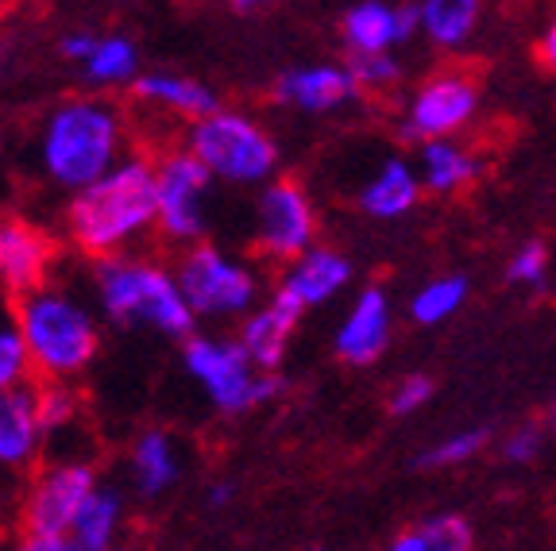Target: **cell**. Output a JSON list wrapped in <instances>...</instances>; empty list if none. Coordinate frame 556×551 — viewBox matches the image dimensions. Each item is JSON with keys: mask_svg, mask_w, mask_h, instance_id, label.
<instances>
[{"mask_svg": "<svg viewBox=\"0 0 556 551\" xmlns=\"http://www.w3.org/2000/svg\"><path fill=\"white\" fill-rule=\"evenodd\" d=\"M66 232L74 247L109 259L124 255L151 232H159V181L148 158L124 155L86 190L70 193Z\"/></svg>", "mask_w": 556, "mask_h": 551, "instance_id": "1", "label": "cell"}, {"mask_svg": "<svg viewBox=\"0 0 556 551\" xmlns=\"http://www.w3.org/2000/svg\"><path fill=\"white\" fill-rule=\"evenodd\" d=\"M128 128L109 97H70L39 131V170L62 193L86 190L124 158Z\"/></svg>", "mask_w": 556, "mask_h": 551, "instance_id": "2", "label": "cell"}, {"mask_svg": "<svg viewBox=\"0 0 556 551\" xmlns=\"http://www.w3.org/2000/svg\"><path fill=\"white\" fill-rule=\"evenodd\" d=\"M93 302L109 324L151 328L170 339L193 336V324H198V312L186 302L178 274L159 262L128 259V255L97 259Z\"/></svg>", "mask_w": 556, "mask_h": 551, "instance_id": "3", "label": "cell"}, {"mask_svg": "<svg viewBox=\"0 0 556 551\" xmlns=\"http://www.w3.org/2000/svg\"><path fill=\"white\" fill-rule=\"evenodd\" d=\"M20 328L39 379L74 382L101 347V312H93L70 285L47 278L31 293L16 297Z\"/></svg>", "mask_w": 556, "mask_h": 551, "instance_id": "4", "label": "cell"}, {"mask_svg": "<svg viewBox=\"0 0 556 551\" xmlns=\"http://www.w3.org/2000/svg\"><path fill=\"white\" fill-rule=\"evenodd\" d=\"M182 367L198 389L205 394V401L217 413H248V409L263 406L282 389V382L275 379V371H260L248 355V347L236 339L220 336H186L182 344Z\"/></svg>", "mask_w": 556, "mask_h": 551, "instance_id": "5", "label": "cell"}, {"mask_svg": "<svg viewBox=\"0 0 556 551\" xmlns=\"http://www.w3.org/2000/svg\"><path fill=\"white\" fill-rule=\"evenodd\" d=\"M97 471L86 459H59L31 483L20 513V548L24 551H74L70 528L78 509L97 490Z\"/></svg>", "mask_w": 556, "mask_h": 551, "instance_id": "6", "label": "cell"}, {"mask_svg": "<svg viewBox=\"0 0 556 551\" xmlns=\"http://www.w3.org/2000/svg\"><path fill=\"white\" fill-rule=\"evenodd\" d=\"M186 151L201 158L213 170V178L232 181V185H255L267 181L278 166V146L270 136L240 113H208L190 120L186 131Z\"/></svg>", "mask_w": 556, "mask_h": 551, "instance_id": "7", "label": "cell"}, {"mask_svg": "<svg viewBox=\"0 0 556 551\" xmlns=\"http://www.w3.org/2000/svg\"><path fill=\"white\" fill-rule=\"evenodd\" d=\"M174 274H178V285H182L186 302L198 312V320L240 317L255 302V274L248 267H240V262H232L213 243H190L182 251L178 267H174Z\"/></svg>", "mask_w": 556, "mask_h": 551, "instance_id": "8", "label": "cell"}, {"mask_svg": "<svg viewBox=\"0 0 556 551\" xmlns=\"http://www.w3.org/2000/svg\"><path fill=\"white\" fill-rule=\"evenodd\" d=\"M159 235L174 247H190L208 225V185L213 170L193 151H174L159 158Z\"/></svg>", "mask_w": 556, "mask_h": 551, "instance_id": "9", "label": "cell"}, {"mask_svg": "<svg viewBox=\"0 0 556 551\" xmlns=\"http://www.w3.org/2000/svg\"><path fill=\"white\" fill-rule=\"evenodd\" d=\"M255 232L267 255L275 259H298L313 243V208L294 181H270L260 197Z\"/></svg>", "mask_w": 556, "mask_h": 551, "instance_id": "10", "label": "cell"}, {"mask_svg": "<svg viewBox=\"0 0 556 551\" xmlns=\"http://www.w3.org/2000/svg\"><path fill=\"white\" fill-rule=\"evenodd\" d=\"M47 444V428L39 421V386L0 389V471L24 474L35 466Z\"/></svg>", "mask_w": 556, "mask_h": 551, "instance_id": "11", "label": "cell"}, {"mask_svg": "<svg viewBox=\"0 0 556 551\" xmlns=\"http://www.w3.org/2000/svg\"><path fill=\"white\" fill-rule=\"evenodd\" d=\"M51 240L27 220H0V290L24 297L51 278Z\"/></svg>", "mask_w": 556, "mask_h": 551, "instance_id": "12", "label": "cell"}, {"mask_svg": "<svg viewBox=\"0 0 556 551\" xmlns=\"http://www.w3.org/2000/svg\"><path fill=\"white\" fill-rule=\"evenodd\" d=\"M476 108V89L464 78H437L417 93L409 108L406 139H433L444 131L460 128Z\"/></svg>", "mask_w": 556, "mask_h": 551, "instance_id": "13", "label": "cell"}, {"mask_svg": "<svg viewBox=\"0 0 556 551\" xmlns=\"http://www.w3.org/2000/svg\"><path fill=\"white\" fill-rule=\"evenodd\" d=\"M131 93L139 104L170 113L178 120H201V116L217 113V93L201 86L198 78L186 74H170V69H139V78L131 81Z\"/></svg>", "mask_w": 556, "mask_h": 551, "instance_id": "14", "label": "cell"}, {"mask_svg": "<svg viewBox=\"0 0 556 551\" xmlns=\"http://www.w3.org/2000/svg\"><path fill=\"white\" fill-rule=\"evenodd\" d=\"M359 89L352 66H309L290 69L275 81V97L282 104H294L305 113H329L337 104L352 101Z\"/></svg>", "mask_w": 556, "mask_h": 551, "instance_id": "15", "label": "cell"}, {"mask_svg": "<svg viewBox=\"0 0 556 551\" xmlns=\"http://www.w3.org/2000/svg\"><path fill=\"white\" fill-rule=\"evenodd\" d=\"M302 305L290 297V293L278 290L275 302L267 309L252 312V317L243 320L240 328V344L248 347L252 362L260 371H278V362L287 355V344H290V332H294L298 317H302Z\"/></svg>", "mask_w": 556, "mask_h": 551, "instance_id": "16", "label": "cell"}, {"mask_svg": "<svg viewBox=\"0 0 556 551\" xmlns=\"http://www.w3.org/2000/svg\"><path fill=\"white\" fill-rule=\"evenodd\" d=\"M387 336H391V312H387V297L379 290H364L359 302L352 305L348 320L337 332V355L344 362H364L379 359V351L387 347Z\"/></svg>", "mask_w": 556, "mask_h": 551, "instance_id": "17", "label": "cell"}, {"mask_svg": "<svg viewBox=\"0 0 556 551\" xmlns=\"http://www.w3.org/2000/svg\"><path fill=\"white\" fill-rule=\"evenodd\" d=\"M128 471H131V486L143 501H155L163 494L174 490V483L182 478V459H178V448H174V439L159 428L139 432L136 444H131V459H128Z\"/></svg>", "mask_w": 556, "mask_h": 551, "instance_id": "18", "label": "cell"}, {"mask_svg": "<svg viewBox=\"0 0 556 551\" xmlns=\"http://www.w3.org/2000/svg\"><path fill=\"white\" fill-rule=\"evenodd\" d=\"M348 278H352V267H348L344 255H337V251H329V247H309L294 259V267L287 270V278H282L278 290L290 293L302 309H309V305L329 302Z\"/></svg>", "mask_w": 556, "mask_h": 551, "instance_id": "19", "label": "cell"}, {"mask_svg": "<svg viewBox=\"0 0 556 551\" xmlns=\"http://www.w3.org/2000/svg\"><path fill=\"white\" fill-rule=\"evenodd\" d=\"M124 533V498L113 486L97 483V490L81 501L78 521L70 528L74 551H109Z\"/></svg>", "mask_w": 556, "mask_h": 551, "instance_id": "20", "label": "cell"}, {"mask_svg": "<svg viewBox=\"0 0 556 551\" xmlns=\"http://www.w3.org/2000/svg\"><path fill=\"white\" fill-rule=\"evenodd\" d=\"M139 47L128 35H97V47L86 62H81V78L93 89H124L139 78Z\"/></svg>", "mask_w": 556, "mask_h": 551, "instance_id": "21", "label": "cell"}, {"mask_svg": "<svg viewBox=\"0 0 556 551\" xmlns=\"http://www.w3.org/2000/svg\"><path fill=\"white\" fill-rule=\"evenodd\" d=\"M35 362L27 351L24 328H20V309L16 297L9 290H0V389L24 386L31 382Z\"/></svg>", "mask_w": 556, "mask_h": 551, "instance_id": "22", "label": "cell"}, {"mask_svg": "<svg viewBox=\"0 0 556 551\" xmlns=\"http://www.w3.org/2000/svg\"><path fill=\"white\" fill-rule=\"evenodd\" d=\"M344 35L352 51H387L391 43H399V12L367 0L344 16Z\"/></svg>", "mask_w": 556, "mask_h": 551, "instance_id": "23", "label": "cell"}, {"mask_svg": "<svg viewBox=\"0 0 556 551\" xmlns=\"http://www.w3.org/2000/svg\"><path fill=\"white\" fill-rule=\"evenodd\" d=\"M414 201H417V181L409 174V166L399 163V158H391V163L382 166L379 178L364 190V208L371 216H399Z\"/></svg>", "mask_w": 556, "mask_h": 551, "instance_id": "24", "label": "cell"}, {"mask_svg": "<svg viewBox=\"0 0 556 551\" xmlns=\"http://www.w3.org/2000/svg\"><path fill=\"white\" fill-rule=\"evenodd\" d=\"M471 543V528L456 513H441V517H429L426 525H417L409 536H399L394 548L399 551H460Z\"/></svg>", "mask_w": 556, "mask_h": 551, "instance_id": "25", "label": "cell"}, {"mask_svg": "<svg viewBox=\"0 0 556 551\" xmlns=\"http://www.w3.org/2000/svg\"><path fill=\"white\" fill-rule=\"evenodd\" d=\"M479 16V0H426L421 24L437 43H460L468 39L471 24Z\"/></svg>", "mask_w": 556, "mask_h": 551, "instance_id": "26", "label": "cell"}, {"mask_svg": "<svg viewBox=\"0 0 556 551\" xmlns=\"http://www.w3.org/2000/svg\"><path fill=\"white\" fill-rule=\"evenodd\" d=\"M479 174V163H471L460 146L448 143H426V178L437 193H448Z\"/></svg>", "mask_w": 556, "mask_h": 551, "instance_id": "27", "label": "cell"}, {"mask_svg": "<svg viewBox=\"0 0 556 551\" xmlns=\"http://www.w3.org/2000/svg\"><path fill=\"white\" fill-rule=\"evenodd\" d=\"M78 413L81 401L74 394V386L66 379H43V386H39V421H43L47 436L66 432L70 424L78 421Z\"/></svg>", "mask_w": 556, "mask_h": 551, "instance_id": "28", "label": "cell"}, {"mask_svg": "<svg viewBox=\"0 0 556 551\" xmlns=\"http://www.w3.org/2000/svg\"><path fill=\"white\" fill-rule=\"evenodd\" d=\"M464 293H468L464 278H444V282L426 285V290L414 297V317L421 320V324H437V320H444L464 302Z\"/></svg>", "mask_w": 556, "mask_h": 551, "instance_id": "29", "label": "cell"}, {"mask_svg": "<svg viewBox=\"0 0 556 551\" xmlns=\"http://www.w3.org/2000/svg\"><path fill=\"white\" fill-rule=\"evenodd\" d=\"M486 444V428H471V432H460V436H448L441 448L426 451V456L417 459V466H452V463H464L471 459L479 448Z\"/></svg>", "mask_w": 556, "mask_h": 551, "instance_id": "30", "label": "cell"}, {"mask_svg": "<svg viewBox=\"0 0 556 551\" xmlns=\"http://www.w3.org/2000/svg\"><path fill=\"white\" fill-rule=\"evenodd\" d=\"M352 74H356L359 86H387V81L399 78V66H394L391 59L382 51H356V59H352Z\"/></svg>", "mask_w": 556, "mask_h": 551, "instance_id": "31", "label": "cell"}, {"mask_svg": "<svg viewBox=\"0 0 556 551\" xmlns=\"http://www.w3.org/2000/svg\"><path fill=\"white\" fill-rule=\"evenodd\" d=\"M545 247L541 243H526V247L514 255L510 262V282H530V285H541L545 282Z\"/></svg>", "mask_w": 556, "mask_h": 551, "instance_id": "32", "label": "cell"}, {"mask_svg": "<svg viewBox=\"0 0 556 551\" xmlns=\"http://www.w3.org/2000/svg\"><path fill=\"white\" fill-rule=\"evenodd\" d=\"M429 394H433V382L421 379V374H414V379H406L399 389H394V397H391V413H399V417L414 413V409L421 406V401H429Z\"/></svg>", "mask_w": 556, "mask_h": 551, "instance_id": "33", "label": "cell"}, {"mask_svg": "<svg viewBox=\"0 0 556 551\" xmlns=\"http://www.w3.org/2000/svg\"><path fill=\"white\" fill-rule=\"evenodd\" d=\"M93 47H97V31H70L59 39V54L70 66H81V62L93 54Z\"/></svg>", "mask_w": 556, "mask_h": 551, "instance_id": "34", "label": "cell"}, {"mask_svg": "<svg viewBox=\"0 0 556 551\" xmlns=\"http://www.w3.org/2000/svg\"><path fill=\"white\" fill-rule=\"evenodd\" d=\"M541 448V436L533 428H521L510 436V444H506V459H514V463H530L533 456H538Z\"/></svg>", "mask_w": 556, "mask_h": 551, "instance_id": "35", "label": "cell"}, {"mask_svg": "<svg viewBox=\"0 0 556 551\" xmlns=\"http://www.w3.org/2000/svg\"><path fill=\"white\" fill-rule=\"evenodd\" d=\"M421 24V9H399V43L409 39V31Z\"/></svg>", "mask_w": 556, "mask_h": 551, "instance_id": "36", "label": "cell"}, {"mask_svg": "<svg viewBox=\"0 0 556 551\" xmlns=\"http://www.w3.org/2000/svg\"><path fill=\"white\" fill-rule=\"evenodd\" d=\"M541 62L545 66H553L556 69V24L545 31V39H541Z\"/></svg>", "mask_w": 556, "mask_h": 551, "instance_id": "37", "label": "cell"}, {"mask_svg": "<svg viewBox=\"0 0 556 551\" xmlns=\"http://www.w3.org/2000/svg\"><path fill=\"white\" fill-rule=\"evenodd\" d=\"M232 501V483H217V486H208V505H228Z\"/></svg>", "mask_w": 556, "mask_h": 551, "instance_id": "38", "label": "cell"}, {"mask_svg": "<svg viewBox=\"0 0 556 551\" xmlns=\"http://www.w3.org/2000/svg\"><path fill=\"white\" fill-rule=\"evenodd\" d=\"M236 9H260V4H267V0H232Z\"/></svg>", "mask_w": 556, "mask_h": 551, "instance_id": "39", "label": "cell"}, {"mask_svg": "<svg viewBox=\"0 0 556 551\" xmlns=\"http://www.w3.org/2000/svg\"><path fill=\"white\" fill-rule=\"evenodd\" d=\"M548 421H553V432H556V401H553V417H548Z\"/></svg>", "mask_w": 556, "mask_h": 551, "instance_id": "40", "label": "cell"}]
</instances>
